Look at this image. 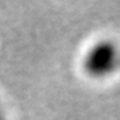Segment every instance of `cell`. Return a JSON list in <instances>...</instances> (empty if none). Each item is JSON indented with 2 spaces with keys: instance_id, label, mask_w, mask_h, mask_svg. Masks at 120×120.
<instances>
[{
  "instance_id": "obj_1",
  "label": "cell",
  "mask_w": 120,
  "mask_h": 120,
  "mask_svg": "<svg viewBox=\"0 0 120 120\" xmlns=\"http://www.w3.org/2000/svg\"><path fill=\"white\" fill-rule=\"evenodd\" d=\"M82 64L84 73L91 78H106L118 70L120 50L111 40H100L87 50Z\"/></svg>"
},
{
  "instance_id": "obj_2",
  "label": "cell",
  "mask_w": 120,
  "mask_h": 120,
  "mask_svg": "<svg viewBox=\"0 0 120 120\" xmlns=\"http://www.w3.org/2000/svg\"><path fill=\"white\" fill-rule=\"evenodd\" d=\"M0 120H5V114H4V111H3L1 106H0Z\"/></svg>"
}]
</instances>
